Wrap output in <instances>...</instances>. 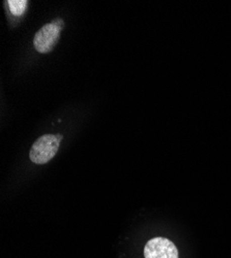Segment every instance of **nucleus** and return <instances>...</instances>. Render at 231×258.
I'll list each match as a JSON object with an SVG mask.
<instances>
[{"instance_id":"f257e3e1","label":"nucleus","mask_w":231,"mask_h":258,"mask_svg":"<svg viewBox=\"0 0 231 258\" xmlns=\"http://www.w3.org/2000/svg\"><path fill=\"white\" fill-rule=\"evenodd\" d=\"M61 140V135H45L38 138L30 149V160L35 164L49 162L56 155Z\"/></svg>"},{"instance_id":"f03ea898","label":"nucleus","mask_w":231,"mask_h":258,"mask_svg":"<svg viewBox=\"0 0 231 258\" xmlns=\"http://www.w3.org/2000/svg\"><path fill=\"white\" fill-rule=\"evenodd\" d=\"M62 27H64V22L61 19H57L41 27L35 33L33 38V46L35 50L41 54L52 51L59 39Z\"/></svg>"},{"instance_id":"7ed1b4c3","label":"nucleus","mask_w":231,"mask_h":258,"mask_svg":"<svg viewBox=\"0 0 231 258\" xmlns=\"http://www.w3.org/2000/svg\"><path fill=\"white\" fill-rule=\"evenodd\" d=\"M145 258H178V250L174 243L163 236L154 238L144 247Z\"/></svg>"},{"instance_id":"20e7f679","label":"nucleus","mask_w":231,"mask_h":258,"mask_svg":"<svg viewBox=\"0 0 231 258\" xmlns=\"http://www.w3.org/2000/svg\"><path fill=\"white\" fill-rule=\"evenodd\" d=\"M7 4L14 16H21L24 14L28 3L26 0H9Z\"/></svg>"}]
</instances>
